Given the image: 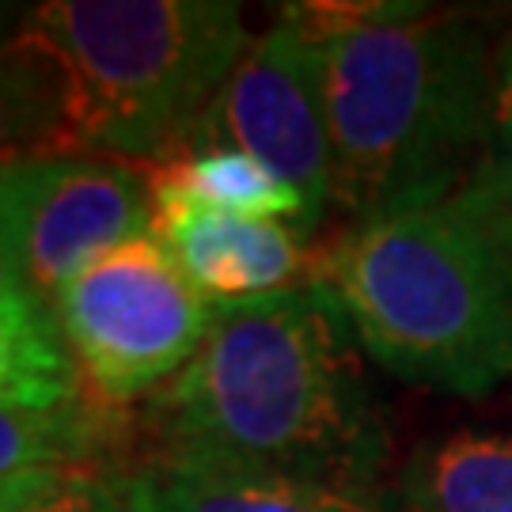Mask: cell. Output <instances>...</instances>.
<instances>
[{"instance_id":"obj_16","label":"cell","mask_w":512,"mask_h":512,"mask_svg":"<svg viewBox=\"0 0 512 512\" xmlns=\"http://www.w3.org/2000/svg\"><path fill=\"white\" fill-rule=\"evenodd\" d=\"M23 512H129L122 501L118 482L88 471H73L57 490H50L46 497H38L35 505H27Z\"/></svg>"},{"instance_id":"obj_14","label":"cell","mask_w":512,"mask_h":512,"mask_svg":"<svg viewBox=\"0 0 512 512\" xmlns=\"http://www.w3.org/2000/svg\"><path fill=\"white\" fill-rule=\"evenodd\" d=\"M84 387L57 330L54 311L42 300L0 308V403L57 406Z\"/></svg>"},{"instance_id":"obj_5","label":"cell","mask_w":512,"mask_h":512,"mask_svg":"<svg viewBox=\"0 0 512 512\" xmlns=\"http://www.w3.org/2000/svg\"><path fill=\"white\" fill-rule=\"evenodd\" d=\"M80 387L103 406L156 395L202 349L217 308L156 236L76 274L50 304Z\"/></svg>"},{"instance_id":"obj_13","label":"cell","mask_w":512,"mask_h":512,"mask_svg":"<svg viewBox=\"0 0 512 512\" xmlns=\"http://www.w3.org/2000/svg\"><path fill=\"white\" fill-rule=\"evenodd\" d=\"M65 156V80L27 31L0 42V167Z\"/></svg>"},{"instance_id":"obj_18","label":"cell","mask_w":512,"mask_h":512,"mask_svg":"<svg viewBox=\"0 0 512 512\" xmlns=\"http://www.w3.org/2000/svg\"><path fill=\"white\" fill-rule=\"evenodd\" d=\"M73 471H31V475H8L0 478V512H23L35 505L38 497L57 490Z\"/></svg>"},{"instance_id":"obj_12","label":"cell","mask_w":512,"mask_h":512,"mask_svg":"<svg viewBox=\"0 0 512 512\" xmlns=\"http://www.w3.org/2000/svg\"><path fill=\"white\" fill-rule=\"evenodd\" d=\"M114 444V406L88 391L57 406L0 403V478L80 471Z\"/></svg>"},{"instance_id":"obj_8","label":"cell","mask_w":512,"mask_h":512,"mask_svg":"<svg viewBox=\"0 0 512 512\" xmlns=\"http://www.w3.org/2000/svg\"><path fill=\"white\" fill-rule=\"evenodd\" d=\"M152 236L213 304H251L315 281V258L285 220L220 213L194 202H152Z\"/></svg>"},{"instance_id":"obj_3","label":"cell","mask_w":512,"mask_h":512,"mask_svg":"<svg viewBox=\"0 0 512 512\" xmlns=\"http://www.w3.org/2000/svg\"><path fill=\"white\" fill-rule=\"evenodd\" d=\"M315 281L403 384L478 399L512 380V202L482 167L440 202L353 224Z\"/></svg>"},{"instance_id":"obj_15","label":"cell","mask_w":512,"mask_h":512,"mask_svg":"<svg viewBox=\"0 0 512 512\" xmlns=\"http://www.w3.org/2000/svg\"><path fill=\"white\" fill-rule=\"evenodd\" d=\"M482 171L512 202V38L494 61V99H490V133H486Z\"/></svg>"},{"instance_id":"obj_19","label":"cell","mask_w":512,"mask_h":512,"mask_svg":"<svg viewBox=\"0 0 512 512\" xmlns=\"http://www.w3.org/2000/svg\"><path fill=\"white\" fill-rule=\"evenodd\" d=\"M8 12H12V4H0V31H4V23H8Z\"/></svg>"},{"instance_id":"obj_17","label":"cell","mask_w":512,"mask_h":512,"mask_svg":"<svg viewBox=\"0 0 512 512\" xmlns=\"http://www.w3.org/2000/svg\"><path fill=\"white\" fill-rule=\"evenodd\" d=\"M19 300H38L23 274L16 228H12V209H8V186H4V167H0V308L19 304Z\"/></svg>"},{"instance_id":"obj_1","label":"cell","mask_w":512,"mask_h":512,"mask_svg":"<svg viewBox=\"0 0 512 512\" xmlns=\"http://www.w3.org/2000/svg\"><path fill=\"white\" fill-rule=\"evenodd\" d=\"M152 452L384 501L391 421L342 300L308 281L224 304L194 361L145 403Z\"/></svg>"},{"instance_id":"obj_7","label":"cell","mask_w":512,"mask_h":512,"mask_svg":"<svg viewBox=\"0 0 512 512\" xmlns=\"http://www.w3.org/2000/svg\"><path fill=\"white\" fill-rule=\"evenodd\" d=\"M8 209L31 293L54 296L92 262L152 236L148 175L107 156H35L4 167Z\"/></svg>"},{"instance_id":"obj_11","label":"cell","mask_w":512,"mask_h":512,"mask_svg":"<svg viewBox=\"0 0 512 512\" xmlns=\"http://www.w3.org/2000/svg\"><path fill=\"white\" fill-rule=\"evenodd\" d=\"M152 202H194L220 213L289 220L300 232L304 205L270 167L236 148H194L148 171Z\"/></svg>"},{"instance_id":"obj_6","label":"cell","mask_w":512,"mask_h":512,"mask_svg":"<svg viewBox=\"0 0 512 512\" xmlns=\"http://www.w3.org/2000/svg\"><path fill=\"white\" fill-rule=\"evenodd\" d=\"M194 148L247 152L300 198V236L319 228L334 198L327 42L296 4L251 42L186 152Z\"/></svg>"},{"instance_id":"obj_10","label":"cell","mask_w":512,"mask_h":512,"mask_svg":"<svg viewBox=\"0 0 512 512\" xmlns=\"http://www.w3.org/2000/svg\"><path fill=\"white\" fill-rule=\"evenodd\" d=\"M384 512H512V437L452 433L418 448Z\"/></svg>"},{"instance_id":"obj_9","label":"cell","mask_w":512,"mask_h":512,"mask_svg":"<svg viewBox=\"0 0 512 512\" xmlns=\"http://www.w3.org/2000/svg\"><path fill=\"white\" fill-rule=\"evenodd\" d=\"M118 490L129 512H384V501L315 482L164 452H148Z\"/></svg>"},{"instance_id":"obj_4","label":"cell","mask_w":512,"mask_h":512,"mask_svg":"<svg viewBox=\"0 0 512 512\" xmlns=\"http://www.w3.org/2000/svg\"><path fill=\"white\" fill-rule=\"evenodd\" d=\"M19 31L65 80V156L175 160L251 38L232 0H46Z\"/></svg>"},{"instance_id":"obj_2","label":"cell","mask_w":512,"mask_h":512,"mask_svg":"<svg viewBox=\"0 0 512 512\" xmlns=\"http://www.w3.org/2000/svg\"><path fill=\"white\" fill-rule=\"evenodd\" d=\"M327 42L334 198L353 224L448 198L486 160L494 57L429 4H296Z\"/></svg>"}]
</instances>
